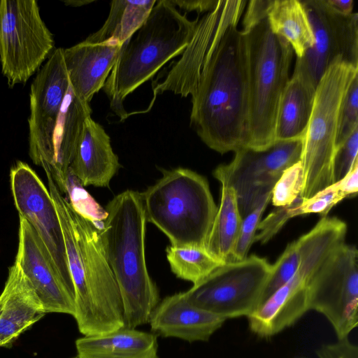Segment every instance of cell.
Here are the masks:
<instances>
[{"mask_svg": "<svg viewBox=\"0 0 358 358\" xmlns=\"http://www.w3.org/2000/svg\"><path fill=\"white\" fill-rule=\"evenodd\" d=\"M238 23L215 38L192 96L190 125L208 148L220 154L248 148L247 39Z\"/></svg>", "mask_w": 358, "mask_h": 358, "instance_id": "1", "label": "cell"}, {"mask_svg": "<svg viewBox=\"0 0 358 358\" xmlns=\"http://www.w3.org/2000/svg\"><path fill=\"white\" fill-rule=\"evenodd\" d=\"M46 176L63 231L79 331L91 336L124 327L121 296L103 250V224L76 211Z\"/></svg>", "mask_w": 358, "mask_h": 358, "instance_id": "2", "label": "cell"}, {"mask_svg": "<svg viewBox=\"0 0 358 358\" xmlns=\"http://www.w3.org/2000/svg\"><path fill=\"white\" fill-rule=\"evenodd\" d=\"M101 238L107 262L116 280L123 306L124 327L148 323L159 303L145 257L147 222L141 193L127 189L105 208Z\"/></svg>", "mask_w": 358, "mask_h": 358, "instance_id": "3", "label": "cell"}, {"mask_svg": "<svg viewBox=\"0 0 358 358\" xmlns=\"http://www.w3.org/2000/svg\"><path fill=\"white\" fill-rule=\"evenodd\" d=\"M199 20V17L189 20L171 0L157 1L145 22L122 45L102 88L121 121L128 117L124 99L183 52Z\"/></svg>", "mask_w": 358, "mask_h": 358, "instance_id": "4", "label": "cell"}, {"mask_svg": "<svg viewBox=\"0 0 358 358\" xmlns=\"http://www.w3.org/2000/svg\"><path fill=\"white\" fill-rule=\"evenodd\" d=\"M162 173L141 193L147 221L169 238L171 245L205 248L217 211L207 180L181 167Z\"/></svg>", "mask_w": 358, "mask_h": 358, "instance_id": "5", "label": "cell"}, {"mask_svg": "<svg viewBox=\"0 0 358 358\" xmlns=\"http://www.w3.org/2000/svg\"><path fill=\"white\" fill-rule=\"evenodd\" d=\"M248 69V148L264 150L275 142V122L289 80L293 50L270 29L267 18L246 34Z\"/></svg>", "mask_w": 358, "mask_h": 358, "instance_id": "6", "label": "cell"}, {"mask_svg": "<svg viewBox=\"0 0 358 358\" xmlns=\"http://www.w3.org/2000/svg\"><path fill=\"white\" fill-rule=\"evenodd\" d=\"M357 73V67L337 59L317 85L299 160L304 177L302 199H309L334 183L333 162L340 110Z\"/></svg>", "mask_w": 358, "mask_h": 358, "instance_id": "7", "label": "cell"}, {"mask_svg": "<svg viewBox=\"0 0 358 358\" xmlns=\"http://www.w3.org/2000/svg\"><path fill=\"white\" fill-rule=\"evenodd\" d=\"M299 238L301 258L298 270L289 281L248 316L250 329L262 338L278 334L309 310V282L324 259L341 243L336 231L320 224H315Z\"/></svg>", "mask_w": 358, "mask_h": 358, "instance_id": "8", "label": "cell"}, {"mask_svg": "<svg viewBox=\"0 0 358 358\" xmlns=\"http://www.w3.org/2000/svg\"><path fill=\"white\" fill-rule=\"evenodd\" d=\"M55 50L37 1H0V63L10 88L25 84Z\"/></svg>", "mask_w": 358, "mask_h": 358, "instance_id": "9", "label": "cell"}, {"mask_svg": "<svg viewBox=\"0 0 358 358\" xmlns=\"http://www.w3.org/2000/svg\"><path fill=\"white\" fill-rule=\"evenodd\" d=\"M271 268L252 255L221 265L185 294L192 305L226 320L248 317L261 306Z\"/></svg>", "mask_w": 358, "mask_h": 358, "instance_id": "10", "label": "cell"}, {"mask_svg": "<svg viewBox=\"0 0 358 358\" xmlns=\"http://www.w3.org/2000/svg\"><path fill=\"white\" fill-rule=\"evenodd\" d=\"M303 140L277 141L264 150L244 148L234 152L229 164L215 169L214 177L234 190L242 219L271 194L282 172L300 160Z\"/></svg>", "mask_w": 358, "mask_h": 358, "instance_id": "11", "label": "cell"}, {"mask_svg": "<svg viewBox=\"0 0 358 358\" xmlns=\"http://www.w3.org/2000/svg\"><path fill=\"white\" fill-rule=\"evenodd\" d=\"M308 308L332 325L338 340L358 324V252L343 243L324 259L308 285Z\"/></svg>", "mask_w": 358, "mask_h": 358, "instance_id": "12", "label": "cell"}, {"mask_svg": "<svg viewBox=\"0 0 358 358\" xmlns=\"http://www.w3.org/2000/svg\"><path fill=\"white\" fill-rule=\"evenodd\" d=\"M314 37L312 48L296 60L294 72L317 85L337 59L358 67V14L341 15L327 0L301 1Z\"/></svg>", "mask_w": 358, "mask_h": 358, "instance_id": "13", "label": "cell"}, {"mask_svg": "<svg viewBox=\"0 0 358 358\" xmlns=\"http://www.w3.org/2000/svg\"><path fill=\"white\" fill-rule=\"evenodd\" d=\"M10 178L19 216L26 219L34 229L62 282L75 294L63 231L49 190L36 172L23 162H17L11 168Z\"/></svg>", "mask_w": 358, "mask_h": 358, "instance_id": "14", "label": "cell"}, {"mask_svg": "<svg viewBox=\"0 0 358 358\" xmlns=\"http://www.w3.org/2000/svg\"><path fill=\"white\" fill-rule=\"evenodd\" d=\"M64 48H57L37 72L29 93V155L47 172L52 161V140L69 86Z\"/></svg>", "mask_w": 358, "mask_h": 358, "instance_id": "15", "label": "cell"}, {"mask_svg": "<svg viewBox=\"0 0 358 358\" xmlns=\"http://www.w3.org/2000/svg\"><path fill=\"white\" fill-rule=\"evenodd\" d=\"M246 3L244 0H218L215 8L199 20L181 58L171 67L164 80L152 88L153 99L148 110L157 96L164 92H172L181 96L194 94L202 64L216 36L227 24L240 20Z\"/></svg>", "mask_w": 358, "mask_h": 358, "instance_id": "16", "label": "cell"}, {"mask_svg": "<svg viewBox=\"0 0 358 358\" xmlns=\"http://www.w3.org/2000/svg\"><path fill=\"white\" fill-rule=\"evenodd\" d=\"M19 244L15 262L46 313H65L73 316L75 294L62 282L34 229L23 217L19 216Z\"/></svg>", "mask_w": 358, "mask_h": 358, "instance_id": "17", "label": "cell"}, {"mask_svg": "<svg viewBox=\"0 0 358 358\" xmlns=\"http://www.w3.org/2000/svg\"><path fill=\"white\" fill-rule=\"evenodd\" d=\"M122 45L114 39L99 43L84 41L63 50L69 83L79 99L90 104L103 88Z\"/></svg>", "mask_w": 358, "mask_h": 358, "instance_id": "18", "label": "cell"}, {"mask_svg": "<svg viewBox=\"0 0 358 358\" xmlns=\"http://www.w3.org/2000/svg\"><path fill=\"white\" fill-rule=\"evenodd\" d=\"M226 319L192 305L185 292L168 296L152 312V331L188 342L208 341Z\"/></svg>", "mask_w": 358, "mask_h": 358, "instance_id": "19", "label": "cell"}, {"mask_svg": "<svg viewBox=\"0 0 358 358\" xmlns=\"http://www.w3.org/2000/svg\"><path fill=\"white\" fill-rule=\"evenodd\" d=\"M120 166L109 136L101 124L87 117L69 169L83 187H104Z\"/></svg>", "mask_w": 358, "mask_h": 358, "instance_id": "20", "label": "cell"}, {"mask_svg": "<svg viewBox=\"0 0 358 358\" xmlns=\"http://www.w3.org/2000/svg\"><path fill=\"white\" fill-rule=\"evenodd\" d=\"M45 314L34 289L14 262L9 267L0 295V348L10 345Z\"/></svg>", "mask_w": 358, "mask_h": 358, "instance_id": "21", "label": "cell"}, {"mask_svg": "<svg viewBox=\"0 0 358 358\" xmlns=\"http://www.w3.org/2000/svg\"><path fill=\"white\" fill-rule=\"evenodd\" d=\"M91 113L90 104L76 96L69 83L52 134L50 167L45 172L52 177L62 194L84 122Z\"/></svg>", "mask_w": 358, "mask_h": 358, "instance_id": "22", "label": "cell"}, {"mask_svg": "<svg viewBox=\"0 0 358 358\" xmlns=\"http://www.w3.org/2000/svg\"><path fill=\"white\" fill-rule=\"evenodd\" d=\"M78 358H159L155 334L120 328L76 340Z\"/></svg>", "mask_w": 358, "mask_h": 358, "instance_id": "23", "label": "cell"}, {"mask_svg": "<svg viewBox=\"0 0 358 358\" xmlns=\"http://www.w3.org/2000/svg\"><path fill=\"white\" fill-rule=\"evenodd\" d=\"M316 87L293 72L280 99L275 122L277 141L303 139L311 116Z\"/></svg>", "mask_w": 358, "mask_h": 358, "instance_id": "24", "label": "cell"}, {"mask_svg": "<svg viewBox=\"0 0 358 358\" xmlns=\"http://www.w3.org/2000/svg\"><path fill=\"white\" fill-rule=\"evenodd\" d=\"M220 183V204L205 248L210 255L224 264L232 262L242 217L234 190L224 182Z\"/></svg>", "mask_w": 358, "mask_h": 358, "instance_id": "25", "label": "cell"}, {"mask_svg": "<svg viewBox=\"0 0 358 358\" xmlns=\"http://www.w3.org/2000/svg\"><path fill=\"white\" fill-rule=\"evenodd\" d=\"M344 199L346 196L335 182L309 199L299 196L288 206L277 207L260 222L257 228L259 232L256 234L254 242L266 243L292 217L309 213L326 217L331 209Z\"/></svg>", "mask_w": 358, "mask_h": 358, "instance_id": "26", "label": "cell"}, {"mask_svg": "<svg viewBox=\"0 0 358 358\" xmlns=\"http://www.w3.org/2000/svg\"><path fill=\"white\" fill-rule=\"evenodd\" d=\"M271 31L284 38L297 58L314 44L308 15L301 1L274 0L267 15Z\"/></svg>", "mask_w": 358, "mask_h": 358, "instance_id": "27", "label": "cell"}, {"mask_svg": "<svg viewBox=\"0 0 358 358\" xmlns=\"http://www.w3.org/2000/svg\"><path fill=\"white\" fill-rule=\"evenodd\" d=\"M156 0H114L103 26L85 41L99 43L110 39L122 44L127 41L148 17Z\"/></svg>", "mask_w": 358, "mask_h": 358, "instance_id": "28", "label": "cell"}, {"mask_svg": "<svg viewBox=\"0 0 358 358\" xmlns=\"http://www.w3.org/2000/svg\"><path fill=\"white\" fill-rule=\"evenodd\" d=\"M166 258L172 272L179 278L195 285L222 265L203 247L166 248Z\"/></svg>", "mask_w": 358, "mask_h": 358, "instance_id": "29", "label": "cell"}, {"mask_svg": "<svg viewBox=\"0 0 358 358\" xmlns=\"http://www.w3.org/2000/svg\"><path fill=\"white\" fill-rule=\"evenodd\" d=\"M301 258V247L300 240L298 238L287 245L284 252L272 265L271 275L262 295L261 306L294 275L299 267Z\"/></svg>", "mask_w": 358, "mask_h": 358, "instance_id": "30", "label": "cell"}, {"mask_svg": "<svg viewBox=\"0 0 358 358\" xmlns=\"http://www.w3.org/2000/svg\"><path fill=\"white\" fill-rule=\"evenodd\" d=\"M64 194L76 211L97 223L103 224L106 215L105 209L94 200L70 169L65 180Z\"/></svg>", "mask_w": 358, "mask_h": 358, "instance_id": "31", "label": "cell"}, {"mask_svg": "<svg viewBox=\"0 0 358 358\" xmlns=\"http://www.w3.org/2000/svg\"><path fill=\"white\" fill-rule=\"evenodd\" d=\"M303 183V168L299 161L287 168L274 185L271 198L273 205L281 207L293 203L300 196Z\"/></svg>", "mask_w": 358, "mask_h": 358, "instance_id": "32", "label": "cell"}, {"mask_svg": "<svg viewBox=\"0 0 358 358\" xmlns=\"http://www.w3.org/2000/svg\"><path fill=\"white\" fill-rule=\"evenodd\" d=\"M358 128V76L350 85L343 100L337 128L336 148Z\"/></svg>", "mask_w": 358, "mask_h": 358, "instance_id": "33", "label": "cell"}, {"mask_svg": "<svg viewBox=\"0 0 358 358\" xmlns=\"http://www.w3.org/2000/svg\"><path fill=\"white\" fill-rule=\"evenodd\" d=\"M271 198V194L263 200L252 211L242 219L238 237L233 252L232 262L245 259L254 243L256 231L263 213Z\"/></svg>", "mask_w": 358, "mask_h": 358, "instance_id": "34", "label": "cell"}, {"mask_svg": "<svg viewBox=\"0 0 358 358\" xmlns=\"http://www.w3.org/2000/svg\"><path fill=\"white\" fill-rule=\"evenodd\" d=\"M358 128L336 150L333 162L334 183L341 180L358 160Z\"/></svg>", "mask_w": 358, "mask_h": 358, "instance_id": "35", "label": "cell"}, {"mask_svg": "<svg viewBox=\"0 0 358 358\" xmlns=\"http://www.w3.org/2000/svg\"><path fill=\"white\" fill-rule=\"evenodd\" d=\"M272 0H252L248 2L243 20V33L246 34L259 22L267 18Z\"/></svg>", "mask_w": 358, "mask_h": 358, "instance_id": "36", "label": "cell"}, {"mask_svg": "<svg viewBox=\"0 0 358 358\" xmlns=\"http://www.w3.org/2000/svg\"><path fill=\"white\" fill-rule=\"evenodd\" d=\"M316 354L319 358H358V347L347 337L322 345Z\"/></svg>", "mask_w": 358, "mask_h": 358, "instance_id": "37", "label": "cell"}, {"mask_svg": "<svg viewBox=\"0 0 358 358\" xmlns=\"http://www.w3.org/2000/svg\"><path fill=\"white\" fill-rule=\"evenodd\" d=\"M340 190L346 198L355 196L358 192V160L353 164L350 171L341 180L336 182Z\"/></svg>", "mask_w": 358, "mask_h": 358, "instance_id": "38", "label": "cell"}, {"mask_svg": "<svg viewBox=\"0 0 358 358\" xmlns=\"http://www.w3.org/2000/svg\"><path fill=\"white\" fill-rule=\"evenodd\" d=\"M172 3L186 12L196 11L199 15L213 10L218 1L215 0H171Z\"/></svg>", "mask_w": 358, "mask_h": 358, "instance_id": "39", "label": "cell"}, {"mask_svg": "<svg viewBox=\"0 0 358 358\" xmlns=\"http://www.w3.org/2000/svg\"><path fill=\"white\" fill-rule=\"evenodd\" d=\"M327 3L337 13L348 15L352 13L353 1L327 0Z\"/></svg>", "mask_w": 358, "mask_h": 358, "instance_id": "40", "label": "cell"}, {"mask_svg": "<svg viewBox=\"0 0 358 358\" xmlns=\"http://www.w3.org/2000/svg\"><path fill=\"white\" fill-rule=\"evenodd\" d=\"M93 1H85V0H82V1H64V3H65L66 6H73V7H78V6H85L86 4H88V3H92Z\"/></svg>", "mask_w": 358, "mask_h": 358, "instance_id": "41", "label": "cell"}, {"mask_svg": "<svg viewBox=\"0 0 358 358\" xmlns=\"http://www.w3.org/2000/svg\"><path fill=\"white\" fill-rule=\"evenodd\" d=\"M73 358H78V357L76 356V357H73Z\"/></svg>", "mask_w": 358, "mask_h": 358, "instance_id": "42", "label": "cell"}]
</instances>
